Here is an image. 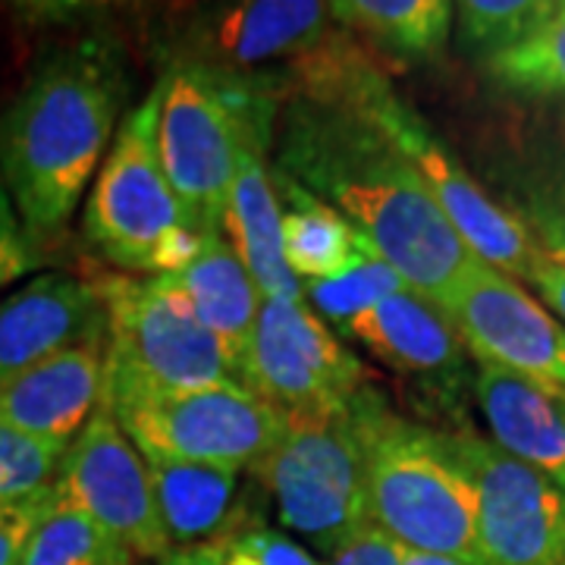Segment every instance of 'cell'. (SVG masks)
<instances>
[{
    "label": "cell",
    "instance_id": "6",
    "mask_svg": "<svg viewBox=\"0 0 565 565\" xmlns=\"http://www.w3.org/2000/svg\"><path fill=\"white\" fill-rule=\"evenodd\" d=\"M102 405L145 459L255 468L277 446L282 415L243 384L141 390L104 384Z\"/></svg>",
    "mask_w": 565,
    "mask_h": 565
},
{
    "label": "cell",
    "instance_id": "8",
    "mask_svg": "<svg viewBox=\"0 0 565 565\" xmlns=\"http://www.w3.org/2000/svg\"><path fill=\"white\" fill-rule=\"evenodd\" d=\"M154 145L189 226L199 236H221L239 148L226 82L199 63L173 66L161 82Z\"/></svg>",
    "mask_w": 565,
    "mask_h": 565
},
{
    "label": "cell",
    "instance_id": "25",
    "mask_svg": "<svg viewBox=\"0 0 565 565\" xmlns=\"http://www.w3.org/2000/svg\"><path fill=\"white\" fill-rule=\"evenodd\" d=\"M484 70L493 85L519 98L565 102V0L522 44L484 61Z\"/></svg>",
    "mask_w": 565,
    "mask_h": 565
},
{
    "label": "cell",
    "instance_id": "15",
    "mask_svg": "<svg viewBox=\"0 0 565 565\" xmlns=\"http://www.w3.org/2000/svg\"><path fill=\"white\" fill-rule=\"evenodd\" d=\"M330 10L318 0H248L202 17L192 44L202 51L204 70H255L267 63H299L330 39Z\"/></svg>",
    "mask_w": 565,
    "mask_h": 565
},
{
    "label": "cell",
    "instance_id": "29",
    "mask_svg": "<svg viewBox=\"0 0 565 565\" xmlns=\"http://www.w3.org/2000/svg\"><path fill=\"white\" fill-rule=\"evenodd\" d=\"M515 214L544 252L565 262V163H546L527 173Z\"/></svg>",
    "mask_w": 565,
    "mask_h": 565
},
{
    "label": "cell",
    "instance_id": "2",
    "mask_svg": "<svg viewBox=\"0 0 565 565\" xmlns=\"http://www.w3.org/2000/svg\"><path fill=\"white\" fill-rule=\"evenodd\" d=\"M120 63L98 41L47 54L0 117V180L44 243L73 217L120 117Z\"/></svg>",
    "mask_w": 565,
    "mask_h": 565
},
{
    "label": "cell",
    "instance_id": "18",
    "mask_svg": "<svg viewBox=\"0 0 565 565\" xmlns=\"http://www.w3.org/2000/svg\"><path fill=\"white\" fill-rule=\"evenodd\" d=\"M475 396L493 444L565 490V390L500 364L478 362Z\"/></svg>",
    "mask_w": 565,
    "mask_h": 565
},
{
    "label": "cell",
    "instance_id": "4",
    "mask_svg": "<svg viewBox=\"0 0 565 565\" xmlns=\"http://www.w3.org/2000/svg\"><path fill=\"white\" fill-rule=\"evenodd\" d=\"M161 85L122 122L85 204V239L104 262L173 277L199 255V236L163 177L154 145Z\"/></svg>",
    "mask_w": 565,
    "mask_h": 565
},
{
    "label": "cell",
    "instance_id": "28",
    "mask_svg": "<svg viewBox=\"0 0 565 565\" xmlns=\"http://www.w3.org/2000/svg\"><path fill=\"white\" fill-rule=\"evenodd\" d=\"M63 452L66 446L0 422V505H32L54 497Z\"/></svg>",
    "mask_w": 565,
    "mask_h": 565
},
{
    "label": "cell",
    "instance_id": "31",
    "mask_svg": "<svg viewBox=\"0 0 565 565\" xmlns=\"http://www.w3.org/2000/svg\"><path fill=\"white\" fill-rule=\"evenodd\" d=\"M41 264L39 243L25 233L17 207L7 195V185L0 180V286L20 280Z\"/></svg>",
    "mask_w": 565,
    "mask_h": 565
},
{
    "label": "cell",
    "instance_id": "33",
    "mask_svg": "<svg viewBox=\"0 0 565 565\" xmlns=\"http://www.w3.org/2000/svg\"><path fill=\"white\" fill-rule=\"evenodd\" d=\"M51 500V497H47ZM44 500V503H47ZM44 503L0 505V565H20L22 546L39 522Z\"/></svg>",
    "mask_w": 565,
    "mask_h": 565
},
{
    "label": "cell",
    "instance_id": "22",
    "mask_svg": "<svg viewBox=\"0 0 565 565\" xmlns=\"http://www.w3.org/2000/svg\"><path fill=\"white\" fill-rule=\"evenodd\" d=\"M280 199L282 258L299 282L330 280L349 270L371 248L340 211L315 199L308 189L270 167Z\"/></svg>",
    "mask_w": 565,
    "mask_h": 565
},
{
    "label": "cell",
    "instance_id": "32",
    "mask_svg": "<svg viewBox=\"0 0 565 565\" xmlns=\"http://www.w3.org/2000/svg\"><path fill=\"white\" fill-rule=\"evenodd\" d=\"M327 565H403V546L381 527L364 525L337 553H330Z\"/></svg>",
    "mask_w": 565,
    "mask_h": 565
},
{
    "label": "cell",
    "instance_id": "10",
    "mask_svg": "<svg viewBox=\"0 0 565 565\" xmlns=\"http://www.w3.org/2000/svg\"><path fill=\"white\" fill-rule=\"evenodd\" d=\"M239 384L280 415L330 412L355 403L364 367L308 305L264 299Z\"/></svg>",
    "mask_w": 565,
    "mask_h": 565
},
{
    "label": "cell",
    "instance_id": "1",
    "mask_svg": "<svg viewBox=\"0 0 565 565\" xmlns=\"http://www.w3.org/2000/svg\"><path fill=\"white\" fill-rule=\"evenodd\" d=\"M274 167L340 211L437 308L478 264L418 170L359 107L296 104Z\"/></svg>",
    "mask_w": 565,
    "mask_h": 565
},
{
    "label": "cell",
    "instance_id": "16",
    "mask_svg": "<svg viewBox=\"0 0 565 565\" xmlns=\"http://www.w3.org/2000/svg\"><path fill=\"white\" fill-rule=\"evenodd\" d=\"M104 355L107 343H79L3 377L0 422L70 446L102 405Z\"/></svg>",
    "mask_w": 565,
    "mask_h": 565
},
{
    "label": "cell",
    "instance_id": "30",
    "mask_svg": "<svg viewBox=\"0 0 565 565\" xmlns=\"http://www.w3.org/2000/svg\"><path fill=\"white\" fill-rule=\"evenodd\" d=\"M223 565H321L302 544L270 527H245L221 544Z\"/></svg>",
    "mask_w": 565,
    "mask_h": 565
},
{
    "label": "cell",
    "instance_id": "34",
    "mask_svg": "<svg viewBox=\"0 0 565 565\" xmlns=\"http://www.w3.org/2000/svg\"><path fill=\"white\" fill-rule=\"evenodd\" d=\"M527 286L541 296V302L565 323V262L541 248L537 262L531 264Z\"/></svg>",
    "mask_w": 565,
    "mask_h": 565
},
{
    "label": "cell",
    "instance_id": "11",
    "mask_svg": "<svg viewBox=\"0 0 565 565\" xmlns=\"http://www.w3.org/2000/svg\"><path fill=\"white\" fill-rule=\"evenodd\" d=\"M446 444L478 493V565H563V487L471 430Z\"/></svg>",
    "mask_w": 565,
    "mask_h": 565
},
{
    "label": "cell",
    "instance_id": "12",
    "mask_svg": "<svg viewBox=\"0 0 565 565\" xmlns=\"http://www.w3.org/2000/svg\"><path fill=\"white\" fill-rule=\"evenodd\" d=\"M57 493L136 559H163L173 550L154 505L148 462L104 405L66 446Z\"/></svg>",
    "mask_w": 565,
    "mask_h": 565
},
{
    "label": "cell",
    "instance_id": "17",
    "mask_svg": "<svg viewBox=\"0 0 565 565\" xmlns=\"http://www.w3.org/2000/svg\"><path fill=\"white\" fill-rule=\"evenodd\" d=\"M79 343H107V311L95 282L44 274L0 302V381Z\"/></svg>",
    "mask_w": 565,
    "mask_h": 565
},
{
    "label": "cell",
    "instance_id": "26",
    "mask_svg": "<svg viewBox=\"0 0 565 565\" xmlns=\"http://www.w3.org/2000/svg\"><path fill=\"white\" fill-rule=\"evenodd\" d=\"M553 0H465L456 3V39L484 63L522 41L553 13Z\"/></svg>",
    "mask_w": 565,
    "mask_h": 565
},
{
    "label": "cell",
    "instance_id": "23",
    "mask_svg": "<svg viewBox=\"0 0 565 565\" xmlns=\"http://www.w3.org/2000/svg\"><path fill=\"white\" fill-rule=\"evenodd\" d=\"M327 10L345 29L403 57H437L456 20V3L446 0H340L327 3Z\"/></svg>",
    "mask_w": 565,
    "mask_h": 565
},
{
    "label": "cell",
    "instance_id": "24",
    "mask_svg": "<svg viewBox=\"0 0 565 565\" xmlns=\"http://www.w3.org/2000/svg\"><path fill=\"white\" fill-rule=\"evenodd\" d=\"M132 553L61 493L44 503L20 565H132Z\"/></svg>",
    "mask_w": 565,
    "mask_h": 565
},
{
    "label": "cell",
    "instance_id": "37",
    "mask_svg": "<svg viewBox=\"0 0 565 565\" xmlns=\"http://www.w3.org/2000/svg\"><path fill=\"white\" fill-rule=\"evenodd\" d=\"M563 565H565V563H563Z\"/></svg>",
    "mask_w": 565,
    "mask_h": 565
},
{
    "label": "cell",
    "instance_id": "36",
    "mask_svg": "<svg viewBox=\"0 0 565 565\" xmlns=\"http://www.w3.org/2000/svg\"><path fill=\"white\" fill-rule=\"evenodd\" d=\"M403 565H471L452 556H437V553H415V550H403Z\"/></svg>",
    "mask_w": 565,
    "mask_h": 565
},
{
    "label": "cell",
    "instance_id": "5",
    "mask_svg": "<svg viewBox=\"0 0 565 565\" xmlns=\"http://www.w3.org/2000/svg\"><path fill=\"white\" fill-rule=\"evenodd\" d=\"M255 475L267 487L282 525L327 556L367 525L364 444L355 403L282 415L280 440L255 465Z\"/></svg>",
    "mask_w": 565,
    "mask_h": 565
},
{
    "label": "cell",
    "instance_id": "7",
    "mask_svg": "<svg viewBox=\"0 0 565 565\" xmlns=\"http://www.w3.org/2000/svg\"><path fill=\"white\" fill-rule=\"evenodd\" d=\"M107 311L104 384L141 390H204L239 384L217 337L163 277H104Z\"/></svg>",
    "mask_w": 565,
    "mask_h": 565
},
{
    "label": "cell",
    "instance_id": "21",
    "mask_svg": "<svg viewBox=\"0 0 565 565\" xmlns=\"http://www.w3.org/2000/svg\"><path fill=\"white\" fill-rule=\"evenodd\" d=\"M163 280L185 296L199 321L217 337L226 362L239 377L264 296L258 282L252 280L248 267L233 252V245L223 236H204L192 264Z\"/></svg>",
    "mask_w": 565,
    "mask_h": 565
},
{
    "label": "cell",
    "instance_id": "14",
    "mask_svg": "<svg viewBox=\"0 0 565 565\" xmlns=\"http://www.w3.org/2000/svg\"><path fill=\"white\" fill-rule=\"evenodd\" d=\"M236 107L239 148H236V177L230 185V202L223 230L233 239V252L248 267L264 299H292L305 302L302 282L292 277L282 258L280 199L274 173L267 167V132H270V102L264 88L223 79Z\"/></svg>",
    "mask_w": 565,
    "mask_h": 565
},
{
    "label": "cell",
    "instance_id": "27",
    "mask_svg": "<svg viewBox=\"0 0 565 565\" xmlns=\"http://www.w3.org/2000/svg\"><path fill=\"white\" fill-rule=\"evenodd\" d=\"M399 289H408V286L374 245L340 277L302 282L305 305H311L327 321L340 323V327L355 321L367 308H374L381 299L399 292Z\"/></svg>",
    "mask_w": 565,
    "mask_h": 565
},
{
    "label": "cell",
    "instance_id": "35",
    "mask_svg": "<svg viewBox=\"0 0 565 565\" xmlns=\"http://www.w3.org/2000/svg\"><path fill=\"white\" fill-rule=\"evenodd\" d=\"M161 565H223L221 544L207 546H182V550H170L161 559Z\"/></svg>",
    "mask_w": 565,
    "mask_h": 565
},
{
    "label": "cell",
    "instance_id": "19",
    "mask_svg": "<svg viewBox=\"0 0 565 565\" xmlns=\"http://www.w3.org/2000/svg\"><path fill=\"white\" fill-rule=\"evenodd\" d=\"M349 337L393 371L437 384L465 374V343L446 315L412 289L386 296L343 327Z\"/></svg>",
    "mask_w": 565,
    "mask_h": 565
},
{
    "label": "cell",
    "instance_id": "13",
    "mask_svg": "<svg viewBox=\"0 0 565 565\" xmlns=\"http://www.w3.org/2000/svg\"><path fill=\"white\" fill-rule=\"evenodd\" d=\"M440 311L475 362L500 364L565 390V323L519 280L478 262Z\"/></svg>",
    "mask_w": 565,
    "mask_h": 565
},
{
    "label": "cell",
    "instance_id": "9",
    "mask_svg": "<svg viewBox=\"0 0 565 565\" xmlns=\"http://www.w3.org/2000/svg\"><path fill=\"white\" fill-rule=\"evenodd\" d=\"M345 107H359L403 151L405 161L418 170L424 185L430 189L434 202L440 204L456 236L478 262L512 280H527L531 264L541 255L531 230L515 211L487 195L484 185L449 154V148L427 129V122L390 92L386 79L371 85L359 102Z\"/></svg>",
    "mask_w": 565,
    "mask_h": 565
},
{
    "label": "cell",
    "instance_id": "20",
    "mask_svg": "<svg viewBox=\"0 0 565 565\" xmlns=\"http://www.w3.org/2000/svg\"><path fill=\"white\" fill-rule=\"evenodd\" d=\"M145 462L163 534L173 550L223 544L245 531L236 468L173 459Z\"/></svg>",
    "mask_w": 565,
    "mask_h": 565
},
{
    "label": "cell",
    "instance_id": "3",
    "mask_svg": "<svg viewBox=\"0 0 565 565\" xmlns=\"http://www.w3.org/2000/svg\"><path fill=\"white\" fill-rule=\"evenodd\" d=\"M364 444L367 525L403 550L478 565V493L446 434L386 412L362 390L355 399Z\"/></svg>",
    "mask_w": 565,
    "mask_h": 565
}]
</instances>
